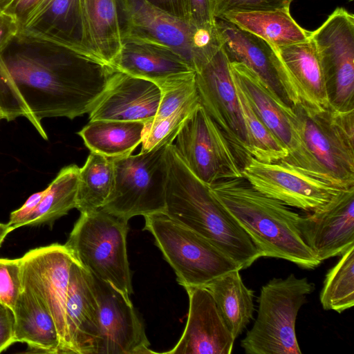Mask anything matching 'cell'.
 Here are the masks:
<instances>
[{
	"label": "cell",
	"mask_w": 354,
	"mask_h": 354,
	"mask_svg": "<svg viewBox=\"0 0 354 354\" xmlns=\"http://www.w3.org/2000/svg\"><path fill=\"white\" fill-rule=\"evenodd\" d=\"M178 130L149 151L111 158L114 183L102 210L127 222L136 216L165 212L167 149Z\"/></svg>",
	"instance_id": "obj_7"
},
{
	"label": "cell",
	"mask_w": 354,
	"mask_h": 354,
	"mask_svg": "<svg viewBox=\"0 0 354 354\" xmlns=\"http://www.w3.org/2000/svg\"><path fill=\"white\" fill-rule=\"evenodd\" d=\"M293 0H213L214 15L220 18L231 12L289 9Z\"/></svg>",
	"instance_id": "obj_37"
},
{
	"label": "cell",
	"mask_w": 354,
	"mask_h": 354,
	"mask_svg": "<svg viewBox=\"0 0 354 354\" xmlns=\"http://www.w3.org/2000/svg\"><path fill=\"white\" fill-rule=\"evenodd\" d=\"M12 0H0V13L3 12Z\"/></svg>",
	"instance_id": "obj_45"
},
{
	"label": "cell",
	"mask_w": 354,
	"mask_h": 354,
	"mask_svg": "<svg viewBox=\"0 0 354 354\" xmlns=\"http://www.w3.org/2000/svg\"><path fill=\"white\" fill-rule=\"evenodd\" d=\"M298 225L319 261L342 255L354 245V187L341 191L322 209L300 215Z\"/></svg>",
	"instance_id": "obj_18"
},
{
	"label": "cell",
	"mask_w": 354,
	"mask_h": 354,
	"mask_svg": "<svg viewBox=\"0 0 354 354\" xmlns=\"http://www.w3.org/2000/svg\"><path fill=\"white\" fill-rule=\"evenodd\" d=\"M80 6L82 50L111 68L122 46L117 1L80 0Z\"/></svg>",
	"instance_id": "obj_23"
},
{
	"label": "cell",
	"mask_w": 354,
	"mask_h": 354,
	"mask_svg": "<svg viewBox=\"0 0 354 354\" xmlns=\"http://www.w3.org/2000/svg\"><path fill=\"white\" fill-rule=\"evenodd\" d=\"M192 21L205 27L216 25L213 0H189Z\"/></svg>",
	"instance_id": "obj_38"
},
{
	"label": "cell",
	"mask_w": 354,
	"mask_h": 354,
	"mask_svg": "<svg viewBox=\"0 0 354 354\" xmlns=\"http://www.w3.org/2000/svg\"><path fill=\"white\" fill-rule=\"evenodd\" d=\"M65 317L72 353L97 354L100 307L93 277L75 260L70 270Z\"/></svg>",
	"instance_id": "obj_21"
},
{
	"label": "cell",
	"mask_w": 354,
	"mask_h": 354,
	"mask_svg": "<svg viewBox=\"0 0 354 354\" xmlns=\"http://www.w3.org/2000/svg\"><path fill=\"white\" fill-rule=\"evenodd\" d=\"M22 288L19 259L0 258V303L13 312Z\"/></svg>",
	"instance_id": "obj_36"
},
{
	"label": "cell",
	"mask_w": 354,
	"mask_h": 354,
	"mask_svg": "<svg viewBox=\"0 0 354 354\" xmlns=\"http://www.w3.org/2000/svg\"><path fill=\"white\" fill-rule=\"evenodd\" d=\"M189 297L187 324L169 354H230L235 339L209 291L203 286L185 287Z\"/></svg>",
	"instance_id": "obj_19"
},
{
	"label": "cell",
	"mask_w": 354,
	"mask_h": 354,
	"mask_svg": "<svg viewBox=\"0 0 354 354\" xmlns=\"http://www.w3.org/2000/svg\"><path fill=\"white\" fill-rule=\"evenodd\" d=\"M230 68L234 81L241 88L256 114L288 149L289 156L285 161L330 182L303 142L291 118V105L243 64L231 62Z\"/></svg>",
	"instance_id": "obj_13"
},
{
	"label": "cell",
	"mask_w": 354,
	"mask_h": 354,
	"mask_svg": "<svg viewBox=\"0 0 354 354\" xmlns=\"http://www.w3.org/2000/svg\"><path fill=\"white\" fill-rule=\"evenodd\" d=\"M291 118L307 149L333 185L354 187V111L306 112L291 105Z\"/></svg>",
	"instance_id": "obj_9"
},
{
	"label": "cell",
	"mask_w": 354,
	"mask_h": 354,
	"mask_svg": "<svg viewBox=\"0 0 354 354\" xmlns=\"http://www.w3.org/2000/svg\"><path fill=\"white\" fill-rule=\"evenodd\" d=\"M220 18L230 21L274 47L305 41L310 37V32L295 21L289 9L231 12Z\"/></svg>",
	"instance_id": "obj_27"
},
{
	"label": "cell",
	"mask_w": 354,
	"mask_h": 354,
	"mask_svg": "<svg viewBox=\"0 0 354 354\" xmlns=\"http://www.w3.org/2000/svg\"><path fill=\"white\" fill-rule=\"evenodd\" d=\"M114 70L79 52L17 34L0 55V118H27L44 139L41 120L88 113Z\"/></svg>",
	"instance_id": "obj_1"
},
{
	"label": "cell",
	"mask_w": 354,
	"mask_h": 354,
	"mask_svg": "<svg viewBox=\"0 0 354 354\" xmlns=\"http://www.w3.org/2000/svg\"><path fill=\"white\" fill-rule=\"evenodd\" d=\"M209 188L262 257L282 259L305 269L322 263L300 233V214L288 206L256 190L243 177L219 181Z\"/></svg>",
	"instance_id": "obj_3"
},
{
	"label": "cell",
	"mask_w": 354,
	"mask_h": 354,
	"mask_svg": "<svg viewBox=\"0 0 354 354\" xmlns=\"http://www.w3.org/2000/svg\"><path fill=\"white\" fill-rule=\"evenodd\" d=\"M315 284L292 273L263 285L257 299V316L241 341L247 354H301L295 323Z\"/></svg>",
	"instance_id": "obj_6"
},
{
	"label": "cell",
	"mask_w": 354,
	"mask_h": 354,
	"mask_svg": "<svg viewBox=\"0 0 354 354\" xmlns=\"http://www.w3.org/2000/svg\"><path fill=\"white\" fill-rule=\"evenodd\" d=\"M174 141L188 168L209 187L243 177L234 149L201 103L182 124Z\"/></svg>",
	"instance_id": "obj_10"
},
{
	"label": "cell",
	"mask_w": 354,
	"mask_h": 354,
	"mask_svg": "<svg viewBox=\"0 0 354 354\" xmlns=\"http://www.w3.org/2000/svg\"><path fill=\"white\" fill-rule=\"evenodd\" d=\"M160 95V88L155 83L114 70L104 93L88 113L89 121L151 122Z\"/></svg>",
	"instance_id": "obj_20"
},
{
	"label": "cell",
	"mask_w": 354,
	"mask_h": 354,
	"mask_svg": "<svg viewBox=\"0 0 354 354\" xmlns=\"http://www.w3.org/2000/svg\"><path fill=\"white\" fill-rule=\"evenodd\" d=\"M22 286L29 288L52 315L61 353H73L65 317L71 266L74 261L64 245L37 248L19 258Z\"/></svg>",
	"instance_id": "obj_15"
},
{
	"label": "cell",
	"mask_w": 354,
	"mask_h": 354,
	"mask_svg": "<svg viewBox=\"0 0 354 354\" xmlns=\"http://www.w3.org/2000/svg\"><path fill=\"white\" fill-rule=\"evenodd\" d=\"M22 287L13 310L14 342L26 343L37 353H61L52 315L29 288Z\"/></svg>",
	"instance_id": "obj_26"
},
{
	"label": "cell",
	"mask_w": 354,
	"mask_h": 354,
	"mask_svg": "<svg viewBox=\"0 0 354 354\" xmlns=\"http://www.w3.org/2000/svg\"><path fill=\"white\" fill-rule=\"evenodd\" d=\"M146 1L171 15L192 21L189 0Z\"/></svg>",
	"instance_id": "obj_41"
},
{
	"label": "cell",
	"mask_w": 354,
	"mask_h": 354,
	"mask_svg": "<svg viewBox=\"0 0 354 354\" xmlns=\"http://www.w3.org/2000/svg\"><path fill=\"white\" fill-rule=\"evenodd\" d=\"M271 47L273 64L290 105H299L306 112L329 107L322 64L310 37L305 41Z\"/></svg>",
	"instance_id": "obj_16"
},
{
	"label": "cell",
	"mask_w": 354,
	"mask_h": 354,
	"mask_svg": "<svg viewBox=\"0 0 354 354\" xmlns=\"http://www.w3.org/2000/svg\"><path fill=\"white\" fill-rule=\"evenodd\" d=\"M19 30V25L13 16L4 11L0 13V55L18 34Z\"/></svg>",
	"instance_id": "obj_42"
},
{
	"label": "cell",
	"mask_w": 354,
	"mask_h": 354,
	"mask_svg": "<svg viewBox=\"0 0 354 354\" xmlns=\"http://www.w3.org/2000/svg\"><path fill=\"white\" fill-rule=\"evenodd\" d=\"M142 121H89L77 134L91 151L109 158L131 155L142 142L146 131Z\"/></svg>",
	"instance_id": "obj_28"
},
{
	"label": "cell",
	"mask_w": 354,
	"mask_h": 354,
	"mask_svg": "<svg viewBox=\"0 0 354 354\" xmlns=\"http://www.w3.org/2000/svg\"><path fill=\"white\" fill-rule=\"evenodd\" d=\"M13 229L8 223L4 224L0 223V246L7 235Z\"/></svg>",
	"instance_id": "obj_44"
},
{
	"label": "cell",
	"mask_w": 354,
	"mask_h": 354,
	"mask_svg": "<svg viewBox=\"0 0 354 354\" xmlns=\"http://www.w3.org/2000/svg\"><path fill=\"white\" fill-rule=\"evenodd\" d=\"M93 277L100 307L97 354L156 353L149 348L145 326L131 300L109 283Z\"/></svg>",
	"instance_id": "obj_17"
},
{
	"label": "cell",
	"mask_w": 354,
	"mask_h": 354,
	"mask_svg": "<svg viewBox=\"0 0 354 354\" xmlns=\"http://www.w3.org/2000/svg\"><path fill=\"white\" fill-rule=\"evenodd\" d=\"M127 223L101 209L81 213L64 245L74 260L94 277L131 299Z\"/></svg>",
	"instance_id": "obj_5"
},
{
	"label": "cell",
	"mask_w": 354,
	"mask_h": 354,
	"mask_svg": "<svg viewBox=\"0 0 354 354\" xmlns=\"http://www.w3.org/2000/svg\"><path fill=\"white\" fill-rule=\"evenodd\" d=\"M234 83L247 132L250 154L263 162L286 160L289 156L288 149L261 120L241 88L234 81Z\"/></svg>",
	"instance_id": "obj_32"
},
{
	"label": "cell",
	"mask_w": 354,
	"mask_h": 354,
	"mask_svg": "<svg viewBox=\"0 0 354 354\" xmlns=\"http://www.w3.org/2000/svg\"><path fill=\"white\" fill-rule=\"evenodd\" d=\"M166 209L170 218L196 232L234 261L241 270L262 257L261 252L209 187L188 168L173 142L167 149Z\"/></svg>",
	"instance_id": "obj_2"
},
{
	"label": "cell",
	"mask_w": 354,
	"mask_h": 354,
	"mask_svg": "<svg viewBox=\"0 0 354 354\" xmlns=\"http://www.w3.org/2000/svg\"><path fill=\"white\" fill-rule=\"evenodd\" d=\"M241 173L261 194L306 213L322 209L345 189L285 160L267 163L251 156L243 165Z\"/></svg>",
	"instance_id": "obj_12"
},
{
	"label": "cell",
	"mask_w": 354,
	"mask_h": 354,
	"mask_svg": "<svg viewBox=\"0 0 354 354\" xmlns=\"http://www.w3.org/2000/svg\"><path fill=\"white\" fill-rule=\"evenodd\" d=\"M122 39L160 45L180 55L195 72L221 47L216 26L201 27L146 0H116Z\"/></svg>",
	"instance_id": "obj_4"
},
{
	"label": "cell",
	"mask_w": 354,
	"mask_h": 354,
	"mask_svg": "<svg viewBox=\"0 0 354 354\" xmlns=\"http://www.w3.org/2000/svg\"><path fill=\"white\" fill-rule=\"evenodd\" d=\"M44 190L32 194L18 209L11 212L8 225L13 229L26 225L41 201Z\"/></svg>",
	"instance_id": "obj_39"
},
{
	"label": "cell",
	"mask_w": 354,
	"mask_h": 354,
	"mask_svg": "<svg viewBox=\"0 0 354 354\" xmlns=\"http://www.w3.org/2000/svg\"><path fill=\"white\" fill-rule=\"evenodd\" d=\"M113 183L112 159L91 151L80 168L75 208L80 213L101 209L112 191Z\"/></svg>",
	"instance_id": "obj_30"
},
{
	"label": "cell",
	"mask_w": 354,
	"mask_h": 354,
	"mask_svg": "<svg viewBox=\"0 0 354 354\" xmlns=\"http://www.w3.org/2000/svg\"><path fill=\"white\" fill-rule=\"evenodd\" d=\"M18 33L86 55L81 46L80 0H41Z\"/></svg>",
	"instance_id": "obj_24"
},
{
	"label": "cell",
	"mask_w": 354,
	"mask_h": 354,
	"mask_svg": "<svg viewBox=\"0 0 354 354\" xmlns=\"http://www.w3.org/2000/svg\"><path fill=\"white\" fill-rule=\"evenodd\" d=\"M14 322L12 310L0 303V353L15 343Z\"/></svg>",
	"instance_id": "obj_40"
},
{
	"label": "cell",
	"mask_w": 354,
	"mask_h": 354,
	"mask_svg": "<svg viewBox=\"0 0 354 354\" xmlns=\"http://www.w3.org/2000/svg\"><path fill=\"white\" fill-rule=\"evenodd\" d=\"M111 68L155 83L162 88L195 72L177 53L165 46L122 39Z\"/></svg>",
	"instance_id": "obj_22"
},
{
	"label": "cell",
	"mask_w": 354,
	"mask_h": 354,
	"mask_svg": "<svg viewBox=\"0 0 354 354\" xmlns=\"http://www.w3.org/2000/svg\"><path fill=\"white\" fill-rule=\"evenodd\" d=\"M161 95L156 117L162 119L175 112L192 100L198 98L196 72L160 88Z\"/></svg>",
	"instance_id": "obj_34"
},
{
	"label": "cell",
	"mask_w": 354,
	"mask_h": 354,
	"mask_svg": "<svg viewBox=\"0 0 354 354\" xmlns=\"http://www.w3.org/2000/svg\"><path fill=\"white\" fill-rule=\"evenodd\" d=\"M41 0H12L4 12L13 16L17 21L19 28Z\"/></svg>",
	"instance_id": "obj_43"
},
{
	"label": "cell",
	"mask_w": 354,
	"mask_h": 354,
	"mask_svg": "<svg viewBox=\"0 0 354 354\" xmlns=\"http://www.w3.org/2000/svg\"><path fill=\"white\" fill-rule=\"evenodd\" d=\"M319 299L324 310L339 313L354 305V245L328 271Z\"/></svg>",
	"instance_id": "obj_33"
},
{
	"label": "cell",
	"mask_w": 354,
	"mask_h": 354,
	"mask_svg": "<svg viewBox=\"0 0 354 354\" xmlns=\"http://www.w3.org/2000/svg\"><path fill=\"white\" fill-rule=\"evenodd\" d=\"M199 104V97L192 100L168 116L147 123L140 152L151 150L162 140L177 131Z\"/></svg>",
	"instance_id": "obj_35"
},
{
	"label": "cell",
	"mask_w": 354,
	"mask_h": 354,
	"mask_svg": "<svg viewBox=\"0 0 354 354\" xmlns=\"http://www.w3.org/2000/svg\"><path fill=\"white\" fill-rule=\"evenodd\" d=\"M200 103L234 149L241 167L252 156L230 62L222 47L198 71Z\"/></svg>",
	"instance_id": "obj_14"
},
{
	"label": "cell",
	"mask_w": 354,
	"mask_h": 354,
	"mask_svg": "<svg viewBox=\"0 0 354 354\" xmlns=\"http://www.w3.org/2000/svg\"><path fill=\"white\" fill-rule=\"evenodd\" d=\"M0 120H1V118H0Z\"/></svg>",
	"instance_id": "obj_46"
},
{
	"label": "cell",
	"mask_w": 354,
	"mask_h": 354,
	"mask_svg": "<svg viewBox=\"0 0 354 354\" xmlns=\"http://www.w3.org/2000/svg\"><path fill=\"white\" fill-rule=\"evenodd\" d=\"M80 167L70 165L63 167L44 189L37 207L26 225L52 224L76 207Z\"/></svg>",
	"instance_id": "obj_31"
},
{
	"label": "cell",
	"mask_w": 354,
	"mask_h": 354,
	"mask_svg": "<svg viewBox=\"0 0 354 354\" xmlns=\"http://www.w3.org/2000/svg\"><path fill=\"white\" fill-rule=\"evenodd\" d=\"M144 218L143 230L153 235L155 244L184 288L205 286L228 272L241 270L223 251L165 212Z\"/></svg>",
	"instance_id": "obj_8"
},
{
	"label": "cell",
	"mask_w": 354,
	"mask_h": 354,
	"mask_svg": "<svg viewBox=\"0 0 354 354\" xmlns=\"http://www.w3.org/2000/svg\"><path fill=\"white\" fill-rule=\"evenodd\" d=\"M240 270L228 272L208 284L218 309L236 339L253 318L254 292L243 283Z\"/></svg>",
	"instance_id": "obj_29"
},
{
	"label": "cell",
	"mask_w": 354,
	"mask_h": 354,
	"mask_svg": "<svg viewBox=\"0 0 354 354\" xmlns=\"http://www.w3.org/2000/svg\"><path fill=\"white\" fill-rule=\"evenodd\" d=\"M312 39L322 64L330 106L354 111V15L337 8Z\"/></svg>",
	"instance_id": "obj_11"
},
{
	"label": "cell",
	"mask_w": 354,
	"mask_h": 354,
	"mask_svg": "<svg viewBox=\"0 0 354 354\" xmlns=\"http://www.w3.org/2000/svg\"><path fill=\"white\" fill-rule=\"evenodd\" d=\"M221 47L230 62H240L254 72L279 97L290 105L273 64L271 46L222 18H216Z\"/></svg>",
	"instance_id": "obj_25"
}]
</instances>
